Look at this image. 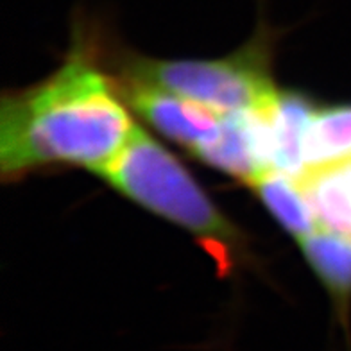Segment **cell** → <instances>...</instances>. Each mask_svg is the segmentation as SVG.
<instances>
[{
  "label": "cell",
  "instance_id": "obj_4",
  "mask_svg": "<svg viewBox=\"0 0 351 351\" xmlns=\"http://www.w3.org/2000/svg\"><path fill=\"white\" fill-rule=\"evenodd\" d=\"M115 86L124 102L149 124L183 147H189L192 153L215 138L221 131L222 113L199 102L124 75L117 79Z\"/></svg>",
  "mask_w": 351,
  "mask_h": 351
},
{
  "label": "cell",
  "instance_id": "obj_6",
  "mask_svg": "<svg viewBox=\"0 0 351 351\" xmlns=\"http://www.w3.org/2000/svg\"><path fill=\"white\" fill-rule=\"evenodd\" d=\"M267 115L274 145V171L300 180L306 167L303 160V140L315 108L301 93L280 92L276 101L262 110Z\"/></svg>",
  "mask_w": 351,
  "mask_h": 351
},
{
  "label": "cell",
  "instance_id": "obj_8",
  "mask_svg": "<svg viewBox=\"0 0 351 351\" xmlns=\"http://www.w3.org/2000/svg\"><path fill=\"white\" fill-rule=\"evenodd\" d=\"M300 185L323 230L351 237V180L342 163L306 169Z\"/></svg>",
  "mask_w": 351,
  "mask_h": 351
},
{
  "label": "cell",
  "instance_id": "obj_7",
  "mask_svg": "<svg viewBox=\"0 0 351 351\" xmlns=\"http://www.w3.org/2000/svg\"><path fill=\"white\" fill-rule=\"evenodd\" d=\"M192 154L215 169L247 181L250 185L265 174L254 151L245 111L222 113V125L217 136L195 149Z\"/></svg>",
  "mask_w": 351,
  "mask_h": 351
},
{
  "label": "cell",
  "instance_id": "obj_3",
  "mask_svg": "<svg viewBox=\"0 0 351 351\" xmlns=\"http://www.w3.org/2000/svg\"><path fill=\"white\" fill-rule=\"evenodd\" d=\"M258 34L222 60H149L125 56L124 77L163 88L217 113L267 110L278 97L269 66V47Z\"/></svg>",
  "mask_w": 351,
  "mask_h": 351
},
{
  "label": "cell",
  "instance_id": "obj_9",
  "mask_svg": "<svg viewBox=\"0 0 351 351\" xmlns=\"http://www.w3.org/2000/svg\"><path fill=\"white\" fill-rule=\"evenodd\" d=\"M306 169L335 165L351 160V106L315 110L303 140Z\"/></svg>",
  "mask_w": 351,
  "mask_h": 351
},
{
  "label": "cell",
  "instance_id": "obj_5",
  "mask_svg": "<svg viewBox=\"0 0 351 351\" xmlns=\"http://www.w3.org/2000/svg\"><path fill=\"white\" fill-rule=\"evenodd\" d=\"M301 247L319 280L328 289L351 351V237L326 230L314 231L301 239Z\"/></svg>",
  "mask_w": 351,
  "mask_h": 351
},
{
  "label": "cell",
  "instance_id": "obj_2",
  "mask_svg": "<svg viewBox=\"0 0 351 351\" xmlns=\"http://www.w3.org/2000/svg\"><path fill=\"white\" fill-rule=\"evenodd\" d=\"M99 176L147 210L203 239L222 265L230 263L231 250L239 242L237 230L185 167L142 128H134L128 145Z\"/></svg>",
  "mask_w": 351,
  "mask_h": 351
},
{
  "label": "cell",
  "instance_id": "obj_1",
  "mask_svg": "<svg viewBox=\"0 0 351 351\" xmlns=\"http://www.w3.org/2000/svg\"><path fill=\"white\" fill-rule=\"evenodd\" d=\"M115 81L75 43L66 61L36 86L5 93L0 106V169L13 180L49 165L102 172L136 125Z\"/></svg>",
  "mask_w": 351,
  "mask_h": 351
},
{
  "label": "cell",
  "instance_id": "obj_10",
  "mask_svg": "<svg viewBox=\"0 0 351 351\" xmlns=\"http://www.w3.org/2000/svg\"><path fill=\"white\" fill-rule=\"evenodd\" d=\"M278 222L296 239H305L317 228L312 206L300 181L282 171H269L251 183Z\"/></svg>",
  "mask_w": 351,
  "mask_h": 351
}]
</instances>
